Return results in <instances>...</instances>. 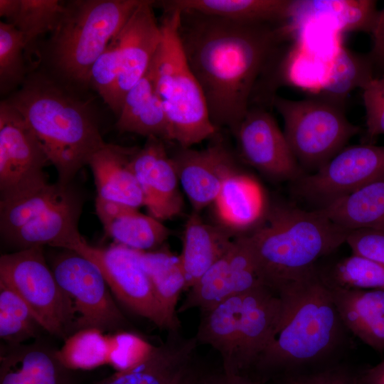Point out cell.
Returning <instances> with one entry per match:
<instances>
[{
  "mask_svg": "<svg viewBox=\"0 0 384 384\" xmlns=\"http://www.w3.org/2000/svg\"><path fill=\"white\" fill-rule=\"evenodd\" d=\"M179 12L181 43L210 119L233 132L251 106L271 105L300 30L289 21L249 23Z\"/></svg>",
  "mask_w": 384,
  "mask_h": 384,
  "instance_id": "1",
  "label": "cell"
},
{
  "mask_svg": "<svg viewBox=\"0 0 384 384\" xmlns=\"http://www.w3.org/2000/svg\"><path fill=\"white\" fill-rule=\"evenodd\" d=\"M275 290L283 306L278 332L252 369L263 378L284 379L332 365L349 331L317 267Z\"/></svg>",
  "mask_w": 384,
  "mask_h": 384,
  "instance_id": "2",
  "label": "cell"
},
{
  "mask_svg": "<svg viewBox=\"0 0 384 384\" xmlns=\"http://www.w3.org/2000/svg\"><path fill=\"white\" fill-rule=\"evenodd\" d=\"M82 90L47 71H30L23 85L4 100L31 127L62 184L78 172L105 142L95 110Z\"/></svg>",
  "mask_w": 384,
  "mask_h": 384,
  "instance_id": "3",
  "label": "cell"
},
{
  "mask_svg": "<svg viewBox=\"0 0 384 384\" xmlns=\"http://www.w3.org/2000/svg\"><path fill=\"white\" fill-rule=\"evenodd\" d=\"M347 233L317 209L283 205L242 236L265 285L276 289L315 269L321 258L346 242Z\"/></svg>",
  "mask_w": 384,
  "mask_h": 384,
  "instance_id": "4",
  "label": "cell"
},
{
  "mask_svg": "<svg viewBox=\"0 0 384 384\" xmlns=\"http://www.w3.org/2000/svg\"><path fill=\"white\" fill-rule=\"evenodd\" d=\"M142 0H75L64 4L45 48L50 71L80 90L89 86L91 68Z\"/></svg>",
  "mask_w": 384,
  "mask_h": 384,
  "instance_id": "5",
  "label": "cell"
},
{
  "mask_svg": "<svg viewBox=\"0 0 384 384\" xmlns=\"http://www.w3.org/2000/svg\"><path fill=\"white\" fill-rule=\"evenodd\" d=\"M178 11H164L162 37L148 69L169 123L171 139L180 147L213 137V124L201 87L185 56L178 35Z\"/></svg>",
  "mask_w": 384,
  "mask_h": 384,
  "instance_id": "6",
  "label": "cell"
},
{
  "mask_svg": "<svg viewBox=\"0 0 384 384\" xmlns=\"http://www.w3.org/2000/svg\"><path fill=\"white\" fill-rule=\"evenodd\" d=\"M82 206L83 196L73 183L58 181L0 201L1 239L16 250L44 245L70 249L82 237L78 230Z\"/></svg>",
  "mask_w": 384,
  "mask_h": 384,
  "instance_id": "7",
  "label": "cell"
},
{
  "mask_svg": "<svg viewBox=\"0 0 384 384\" xmlns=\"http://www.w3.org/2000/svg\"><path fill=\"white\" fill-rule=\"evenodd\" d=\"M273 107L284 122V134L299 166L314 172L326 164L360 132L345 107L316 95L294 100L276 95Z\"/></svg>",
  "mask_w": 384,
  "mask_h": 384,
  "instance_id": "8",
  "label": "cell"
},
{
  "mask_svg": "<svg viewBox=\"0 0 384 384\" xmlns=\"http://www.w3.org/2000/svg\"><path fill=\"white\" fill-rule=\"evenodd\" d=\"M0 282L22 298L46 332L65 341L76 331L73 302L58 284L43 247L2 255Z\"/></svg>",
  "mask_w": 384,
  "mask_h": 384,
  "instance_id": "9",
  "label": "cell"
},
{
  "mask_svg": "<svg viewBox=\"0 0 384 384\" xmlns=\"http://www.w3.org/2000/svg\"><path fill=\"white\" fill-rule=\"evenodd\" d=\"M49 265L58 284L73 302L76 331L90 328L105 333L124 331L128 321L92 262L73 250L60 249L51 256Z\"/></svg>",
  "mask_w": 384,
  "mask_h": 384,
  "instance_id": "10",
  "label": "cell"
},
{
  "mask_svg": "<svg viewBox=\"0 0 384 384\" xmlns=\"http://www.w3.org/2000/svg\"><path fill=\"white\" fill-rule=\"evenodd\" d=\"M69 250L84 256L99 268L114 296L127 309L170 331L139 250L117 243L107 247H95L82 237Z\"/></svg>",
  "mask_w": 384,
  "mask_h": 384,
  "instance_id": "11",
  "label": "cell"
},
{
  "mask_svg": "<svg viewBox=\"0 0 384 384\" xmlns=\"http://www.w3.org/2000/svg\"><path fill=\"white\" fill-rule=\"evenodd\" d=\"M48 158L23 116L0 103V201H11L48 183Z\"/></svg>",
  "mask_w": 384,
  "mask_h": 384,
  "instance_id": "12",
  "label": "cell"
},
{
  "mask_svg": "<svg viewBox=\"0 0 384 384\" xmlns=\"http://www.w3.org/2000/svg\"><path fill=\"white\" fill-rule=\"evenodd\" d=\"M384 176V146H346L312 174L297 181L296 191L323 208Z\"/></svg>",
  "mask_w": 384,
  "mask_h": 384,
  "instance_id": "13",
  "label": "cell"
},
{
  "mask_svg": "<svg viewBox=\"0 0 384 384\" xmlns=\"http://www.w3.org/2000/svg\"><path fill=\"white\" fill-rule=\"evenodd\" d=\"M242 157L250 165L277 180L297 181L304 172L284 132L263 106H252L233 132Z\"/></svg>",
  "mask_w": 384,
  "mask_h": 384,
  "instance_id": "14",
  "label": "cell"
},
{
  "mask_svg": "<svg viewBox=\"0 0 384 384\" xmlns=\"http://www.w3.org/2000/svg\"><path fill=\"white\" fill-rule=\"evenodd\" d=\"M262 284H265L255 260L240 236L233 240L228 251L188 289L177 312L203 310Z\"/></svg>",
  "mask_w": 384,
  "mask_h": 384,
  "instance_id": "15",
  "label": "cell"
},
{
  "mask_svg": "<svg viewBox=\"0 0 384 384\" xmlns=\"http://www.w3.org/2000/svg\"><path fill=\"white\" fill-rule=\"evenodd\" d=\"M154 1L142 0L117 35L119 71L110 108L119 114L124 99L146 73L162 37L154 13Z\"/></svg>",
  "mask_w": 384,
  "mask_h": 384,
  "instance_id": "16",
  "label": "cell"
},
{
  "mask_svg": "<svg viewBox=\"0 0 384 384\" xmlns=\"http://www.w3.org/2000/svg\"><path fill=\"white\" fill-rule=\"evenodd\" d=\"M130 167L142 189L150 215L163 221L181 213L183 198L179 180L163 140L147 138L144 146L132 154Z\"/></svg>",
  "mask_w": 384,
  "mask_h": 384,
  "instance_id": "17",
  "label": "cell"
},
{
  "mask_svg": "<svg viewBox=\"0 0 384 384\" xmlns=\"http://www.w3.org/2000/svg\"><path fill=\"white\" fill-rule=\"evenodd\" d=\"M278 292L262 284L242 294L233 373L245 374L274 341L282 316Z\"/></svg>",
  "mask_w": 384,
  "mask_h": 384,
  "instance_id": "18",
  "label": "cell"
},
{
  "mask_svg": "<svg viewBox=\"0 0 384 384\" xmlns=\"http://www.w3.org/2000/svg\"><path fill=\"white\" fill-rule=\"evenodd\" d=\"M172 158L179 183L197 213L215 201L224 181L238 169L220 143L202 150L181 147Z\"/></svg>",
  "mask_w": 384,
  "mask_h": 384,
  "instance_id": "19",
  "label": "cell"
},
{
  "mask_svg": "<svg viewBox=\"0 0 384 384\" xmlns=\"http://www.w3.org/2000/svg\"><path fill=\"white\" fill-rule=\"evenodd\" d=\"M46 342L1 346L0 384H74L73 370L58 358Z\"/></svg>",
  "mask_w": 384,
  "mask_h": 384,
  "instance_id": "20",
  "label": "cell"
},
{
  "mask_svg": "<svg viewBox=\"0 0 384 384\" xmlns=\"http://www.w3.org/2000/svg\"><path fill=\"white\" fill-rule=\"evenodd\" d=\"M169 333L166 341L156 346L146 360L95 384H176L196 363L198 342L178 331Z\"/></svg>",
  "mask_w": 384,
  "mask_h": 384,
  "instance_id": "21",
  "label": "cell"
},
{
  "mask_svg": "<svg viewBox=\"0 0 384 384\" xmlns=\"http://www.w3.org/2000/svg\"><path fill=\"white\" fill-rule=\"evenodd\" d=\"M96 214L106 234L115 243L139 251L158 250L169 236L162 221L138 208L97 197Z\"/></svg>",
  "mask_w": 384,
  "mask_h": 384,
  "instance_id": "22",
  "label": "cell"
},
{
  "mask_svg": "<svg viewBox=\"0 0 384 384\" xmlns=\"http://www.w3.org/2000/svg\"><path fill=\"white\" fill-rule=\"evenodd\" d=\"M136 148L107 143L88 160L99 198L136 208L145 205L142 189L130 167Z\"/></svg>",
  "mask_w": 384,
  "mask_h": 384,
  "instance_id": "23",
  "label": "cell"
},
{
  "mask_svg": "<svg viewBox=\"0 0 384 384\" xmlns=\"http://www.w3.org/2000/svg\"><path fill=\"white\" fill-rule=\"evenodd\" d=\"M329 289L349 333L375 351L383 352L384 289Z\"/></svg>",
  "mask_w": 384,
  "mask_h": 384,
  "instance_id": "24",
  "label": "cell"
},
{
  "mask_svg": "<svg viewBox=\"0 0 384 384\" xmlns=\"http://www.w3.org/2000/svg\"><path fill=\"white\" fill-rule=\"evenodd\" d=\"M293 0H165L154 1L166 11H193L249 23H280L289 21Z\"/></svg>",
  "mask_w": 384,
  "mask_h": 384,
  "instance_id": "25",
  "label": "cell"
},
{
  "mask_svg": "<svg viewBox=\"0 0 384 384\" xmlns=\"http://www.w3.org/2000/svg\"><path fill=\"white\" fill-rule=\"evenodd\" d=\"M231 235L225 229L204 222L197 212L187 219L183 247L178 255L188 290L230 248Z\"/></svg>",
  "mask_w": 384,
  "mask_h": 384,
  "instance_id": "26",
  "label": "cell"
},
{
  "mask_svg": "<svg viewBox=\"0 0 384 384\" xmlns=\"http://www.w3.org/2000/svg\"><path fill=\"white\" fill-rule=\"evenodd\" d=\"M116 127L121 133L171 141L165 110L148 72L127 93L117 115Z\"/></svg>",
  "mask_w": 384,
  "mask_h": 384,
  "instance_id": "27",
  "label": "cell"
},
{
  "mask_svg": "<svg viewBox=\"0 0 384 384\" xmlns=\"http://www.w3.org/2000/svg\"><path fill=\"white\" fill-rule=\"evenodd\" d=\"M378 11L373 0H293L289 21L299 29L315 20H331L344 32H371Z\"/></svg>",
  "mask_w": 384,
  "mask_h": 384,
  "instance_id": "28",
  "label": "cell"
},
{
  "mask_svg": "<svg viewBox=\"0 0 384 384\" xmlns=\"http://www.w3.org/2000/svg\"><path fill=\"white\" fill-rule=\"evenodd\" d=\"M242 294L225 299L201 310V319L194 336L198 343L209 345L221 357L223 370L233 373L238 345Z\"/></svg>",
  "mask_w": 384,
  "mask_h": 384,
  "instance_id": "29",
  "label": "cell"
},
{
  "mask_svg": "<svg viewBox=\"0 0 384 384\" xmlns=\"http://www.w3.org/2000/svg\"><path fill=\"white\" fill-rule=\"evenodd\" d=\"M317 210L347 231L384 230V176Z\"/></svg>",
  "mask_w": 384,
  "mask_h": 384,
  "instance_id": "30",
  "label": "cell"
},
{
  "mask_svg": "<svg viewBox=\"0 0 384 384\" xmlns=\"http://www.w3.org/2000/svg\"><path fill=\"white\" fill-rule=\"evenodd\" d=\"M64 4L59 0H0V16L21 33L30 63L38 38L56 27Z\"/></svg>",
  "mask_w": 384,
  "mask_h": 384,
  "instance_id": "31",
  "label": "cell"
},
{
  "mask_svg": "<svg viewBox=\"0 0 384 384\" xmlns=\"http://www.w3.org/2000/svg\"><path fill=\"white\" fill-rule=\"evenodd\" d=\"M139 252L142 265L169 324V332L178 331L177 304L181 293L186 289V278L179 257L162 248Z\"/></svg>",
  "mask_w": 384,
  "mask_h": 384,
  "instance_id": "32",
  "label": "cell"
},
{
  "mask_svg": "<svg viewBox=\"0 0 384 384\" xmlns=\"http://www.w3.org/2000/svg\"><path fill=\"white\" fill-rule=\"evenodd\" d=\"M215 203L221 220L234 229L254 225L263 208L260 186L238 169L224 181Z\"/></svg>",
  "mask_w": 384,
  "mask_h": 384,
  "instance_id": "33",
  "label": "cell"
},
{
  "mask_svg": "<svg viewBox=\"0 0 384 384\" xmlns=\"http://www.w3.org/2000/svg\"><path fill=\"white\" fill-rule=\"evenodd\" d=\"M373 68V64L368 55L341 46L334 56L317 96L345 107L348 95L356 88L364 89L375 78Z\"/></svg>",
  "mask_w": 384,
  "mask_h": 384,
  "instance_id": "34",
  "label": "cell"
},
{
  "mask_svg": "<svg viewBox=\"0 0 384 384\" xmlns=\"http://www.w3.org/2000/svg\"><path fill=\"white\" fill-rule=\"evenodd\" d=\"M46 331L28 304L0 282V337L7 345H19L40 338Z\"/></svg>",
  "mask_w": 384,
  "mask_h": 384,
  "instance_id": "35",
  "label": "cell"
},
{
  "mask_svg": "<svg viewBox=\"0 0 384 384\" xmlns=\"http://www.w3.org/2000/svg\"><path fill=\"white\" fill-rule=\"evenodd\" d=\"M317 270L329 289H384V265L358 255L352 253L329 270Z\"/></svg>",
  "mask_w": 384,
  "mask_h": 384,
  "instance_id": "36",
  "label": "cell"
},
{
  "mask_svg": "<svg viewBox=\"0 0 384 384\" xmlns=\"http://www.w3.org/2000/svg\"><path fill=\"white\" fill-rule=\"evenodd\" d=\"M58 359L68 368L88 370L108 364L110 334L97 329L78 330L56 350Z\"/></svg>",
  "mask_w": 384,
  "mask_h": 384,
  "instance_id": "37",
  "label": "cell"
},
{
  "mask_svg": "<svg viewBox=\"0 0 384 384\" xmlns=\"http://www.w3.org/2000/svg\"><path fill=\"white\" fill-rule=\"evenodd\" d=\"M25 46L21 33L11 24L0 21V93L9 96L26 80Z\"/></svg>",
  "mask_w": 384,
  "mask_h": 384,
  "instance_id": "38",
  "label": "cell"
},
{
  "mask_svg": "<svg viewBox=\"0 0 384 384\" xmlns=\"http://www.w3.org/2000/svg\"><path fill=\"white\" fill-rule=\"evenodd\" d=\"M156 346L139 334L120 331L110 334L108 364L117 371L130 369L146 360Z\"/></svg>",
  "mask_w": 384,
  "mask_h": 384,
  "instance_id": "39",
  "label": "cell"
},
{
  "mask_svg": "<svg viewBox=\"0 0 384 384\" xmlns=\"http://www.w3.org/2000/svg\"><path fill=\"white\" fill-rule=\"evenodd\" d=\"M119 71V46L116 36L93 64L89 78V86L97 92L108 106Z\"/></svg>",
  "mask_w": 384,
  "mask_h": 384,
  "instance_id": "40",
  "label": "cell"
},
{
  "mask_svg": "<svg viewBox=\"0 0 384 384\" xmlns=\"http://www.w3.org/2000/svg\"><path fill=\"white\" fill-rule=\"evenodd\" d=\"M366 110V137L368 144L379 135L384 134V75L374 78L363 89Z\"/></svg>",
  "mask_w": 384,
  "mask_h": 384,
  "instance_id": "41",
  "label": "cell"
},
{
  "mask_svg": "<svg viewBox=\"0 0 384 384\" xmlns=\"http://www.w3.org/2000/svg\"><path fill=\"white\" fill-rule=\"evenodd\" d=\"M282 384H363L361 373L346 366L334 363L325 368L292 375Z\"/></svg>",
  "mask_w": 384,
  "mask_h": 384,
  "instance_id": "42",
  "label": "cell"
},
{
  "mask_svg": "<svg viewBox=\"0 0 384 384\" xmlns=\"http://www.w3.org/2000/svg\"><path fill=\"white\" fill-rule=\"evenodd\" d=\"M352 253L384 265V230L363 228L348 231L346 242Z\"/></svg>",
  "mask_w": 384,
  "mask_h": 384,
  "instance_id": "43",
  "label": "cell"
},
{
  "mask_svg": "<svg viewBox=\"0 0 384 384\" xmlns=\"http://www.w3.org/2000/svg\"><path fill=\"white\" fill-rule=\"evenodd\" d=\"M370 33L373 46L368 56L373 65L384 69V7L378 11Z\"/></svg>",
  "mask_w": 384,
  "mask_h": 384,
  "instance_id": "44",
  "label": "cell"
},
{
  "mask_svg": "<svg viewBox=\"0 0 384 384\" xmlns=\"http://www.w3.org/2000/svg\"><path fill=\"white\" fill-rule=\"evenodd\" d=\"M205 384H267L247 375L228 373L222 370L216 373H207Z\"/></svg>",
  "mask_w": 384,
  "mask_h": 384,
  "instance_id": "45",
  "label": "cell"
},
{
  "mask_svg": "<svg viewBox=\"0 0 384 384\" xmlns=\"http://www.w3.org/2000/svg\"><path fill=\"white\" fill-rule=\"evenodd\" d=\"M363 384H384V360L361 373Z\"/></svg>",
  "mask_w": 384,
  "mask_h": 384,
  "instance_id": "46",
  "label": "cell"
},
{
  "mask_svg": "<svg viewBox=\"0 0 384 384\" xmlns=\"http://www.w3.org/2000/svg\"><path fill=\"white\" fill-rule=\"evenodd\" d=\"M207 373L194 363L183 375L180 384H205Z\"/></svg>",
  "mask_w": 384,
  "mask_h": 384,
  "instance_id": "47",
  "label": "cell"
}]
</instances>
